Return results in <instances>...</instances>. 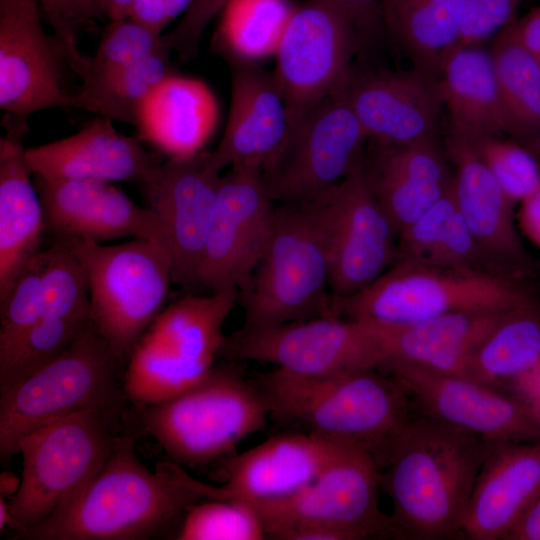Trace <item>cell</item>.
<instances>
[{
	"label": "cell",
	"instance_id": "obj_31",
	"mask_svg": "<svg viewBox=\"0 0 540 540\" xmlns=\"http://www.w3.org/2000/svg\"><path fill=\"white\" fill-rule=\"evenodd\" d=\"M450 132L464 139L507 134V120L490 50L455 44L439 74Z\"/></svg>",
	"mask_w": 540,
	"mask_h": 540
},
{
	"label": "cell",
	"instance_id": "obj_54",
	"mask_svg": "<svg viewBox=\"0 0 540 540\" xmlns=\"http://www.w3.org/2000/svg\"><path fill=\"white\" fill-rule=\"evenodd\" d=\"M527 399L540 411V370L532 382Z\"/></svg>",
	"mask_w": 540,
	"mask_h": 540
},
{
	"label": "cell",
	"instance_id": "obj_4",
	"mask_svg": "<svg viewBox=\"0 0 540 540\" xmlns=\"http://www.w3.org/2000/svg\"><path fill=\"white\" fill-rule=\"evenodd\" d=\"M533 298L526 282L493 273L396 261L361 291L331 294L329 315L402 327L453 312H504Z\"/></svg>",
	"mask_w": 540,
	"mask_h": 540
},
{
	"label": "cell",
	"instance_id": "obj_32",
	"mask_svg": "<svg viewBox=\"0 0 540 540\" xmlns=\"http://www.w3.org/2000/svg\"><path fill=\"white\" fill-rule=\"evenodd\" d=\"M539 370L540 305L534 297L510 310L483 340L464 377L526 400Z\"/></svg>",
	"mask_w": 540,
	"mask_h": 540
},
{
	"label": "cell",
	"instance_id": "obj_41",
	"mask_svg": "<svg viewBox=\"0 0 540 540\" xmlns=\"http://www.w3.org/2000/svg\"><path fill=\"white\" fill-rule=\"evenodd\" d=\"M467 141L514 205L540 188V165L523 144L501 136Z\"/></svg>",
	"mask_w": 540,
	"mask_h": 540
},
{
	"label": "cell",
	"instance_id": "obj_35",
	"mask_svg": "<svg viewBox=\"0 0 540 540\" xmlns=\"http://www.w3.org/2000/svg\"><path fill=\"white\" fill-rule=\"evenodd\" d=\"M171 50L153 54L115 71L87 75L72 94V108L136 125L138 111L148 94L167 76L176 73Z\"/></svg>",
	"mask_w": 540,
	"mask_h": 540
},
{
	"label": "cell",
	"instance_id": "obj_45",
	"mask_svg": "<svg viewBox=\"0 0 540 540\" xmlns=\"http://www.w3.org/2000/svg\"><path fill=\"white\" fill-rule=\"evenodd\" d=\"M229 0H192L178 24L162 35L164 44L182 61L193 59L203 32Z\"/></svg>",
	"mask_w": 540,
	"mask_h": 540
},
{
	"label": "cell",
	"instance_id": "obj_12",
	"mask_svg": "<svg viewBox=\"0 0 540 540\" xmlns=\"http://www.w3.org/2000/svg\"><path fill=\"white\" fill-rule=\"evenodd\" d=\"M363 160L343 180L304 203L323 238L333 295L361 291L397 261L398 234L366 180Z\"/></svg>",
	"mask_w": 540,
	"mask_h": 540
},
{
	"label": "cell",
	"instance_id": "obj_11",
	"mask_svg": "<svg viewBox=\"0 0 540 540\" xmlns=\"http://www.w3.org/2000/svg\"><path fill=\"white\" fill-rule=\"evenodd\" d=\"M237 297L238 289H224L190 294L164 307L128 358L125 374L132 389L165 400L201 380L220 353L222 325Z\"/></svg>",
	"mask_w": 540,
	"mask_h": 540
},
{
	"label": "cell",
	"instance_id": "obj_43",
	"mask_svg": "<svg viewBox=\"0 0 540 540\" xmlns=\"http://www.w3.org/2000/svg\"><path fill=\"white\" fill-rule=\"evenodd\" d=\"M54 35L65 48L70 70L77 74L87 55L78 48L76 34L93 27L102 13L100 0H37Z\"/></svg>",
	"mask_w": 540,
	"mask_h": 540
},
{
	"label": "cell",
	"instance_id": "obj_9",
	"mask_svg": "<svg viewBox=\"0 0 540 540\" xmlns=\"http://www.w3.org/2000/svg\"><path fill=\"white\" fill-rule=\"evenodd\" d=\"M111 419L99 409H86L19 440L21 486L9 502L17 536L67 506L99 472L119 437L110 431Z\"/></svg>",
	"mask_w": 540,
	"mask_h": 540
},
{
	"label": "cell",
	"instance_id": "obj_1",
	"mask_svg": "<svg viewBox=\"0 0 540 540\" xmlns=\"http://www.w3.org/2000/svg\"><path fill=\"white\" fill-rule=\"evenodd\" d=\"M491 444L431 416H412L380 468L393 507L392 536L441 540L460 534Z\"/></svg>",
	"mask_w": 540,
	"mask_h": 540
},
{
	"label": "cell",
	"instance_id": "obj_10",
	"mask_svg": "<svg viewBox=\"0 0 540 540\" xmlns=\"http://www.w3.org/2000/svg\"><path fill=\"white\" fill-rule=\"evenodd\" d=\"M244 288L246 330L329 315L327 255L307 204L276 207L265 251Z\"/></svg>",
	"mask_w": 540,
	"mask_h": 540
},
{
	"label": "cell",
	"instance_id": "obj_55",
	"mask_svg": "<svg viewBox=\"0 0 540 540\" xmlns=\"http://www.w3.org/2000/svg\"><path fill=\"white\" fill-rule=\"evenodd\" d=\"M535 157L540 165V136L521 142Z\"/></svg>",
	"mask_w": 540,
	"mask_h": 540
},
{
	"label": "cell",
	"instance_id": "obj_30",
	"mask_svg": "<svg viewBox=\"0 0 540 540\" xmlns=\"http://www.w3.org/2000/svg\"><path fill=\"white\" fill-rule=\"evenodd\" d=\"M218 117L217 99L205 82L173 73L145 98L135 126L139 140L183 157L203 151Z\"/></svg>",
	"mask_w": 540,
	"mask_h": 540
},
{
	"label": "cell",
	"instance_id": "obj_13",
	"mask_svg": "<svg viewBox=\"0 0 540 540\" xmlns=\"http://www.w3.org/2000/svg\"><path fill=\"white\" fill-rule=\"evenodd\" d=\"M219 355L231 361L270 363L309 378L378 369L383 353L366 322L326 315L224 336Z\"/></svg>",
	"mask_w": 540,
	"mask_h": 540
},
{
	"label": "cell",
	"instance_id": "obj_18",
	"mask_svg": "<svg viewBox=\"0 0 540 540\" xmlns=\"http://www.w3.org/2000/svg\"><path fill=\"white\" fill-rule=\"evenodd\" d=\"M221 171L210 152L170 157L142 179L148 208L160 220L173 282L197 285L205 244L218 201Z\"/></svg>",
	"mask_w": 540,
	"mask_h": 540
},
{
	"label": "cell",
	"instance_id": "obj_50",
	"mask_svg": "<svg viewBox=\"0 0 540 540\" xmlns=\"http://www.w3.org/2000/svg\"><path fill=\"white\" fill-rule=\"evenodd\" d=\"M505 540H540V493L528 506Z\"/></svg>",
	"mask_w": 540,
	"mask_h": 540
},
{
	"label": "cell",
	"instance_id": "obj_42",
	"mask_svg": "<svg viewBox=\"0 0 540 540\" xmlns=\"http://www.w3.org/2000/svg\"><path fill=\"white\" fill-rule=\"evenodd\" d=\"M166 46L158 35L133 19L110 20L93 56L86 58L77 74L87 75L115 71L135 63Z\"/></svg>",
	"mask_w": 540,
	"mask_h": 540
},
{
	"label": "cell",
	"instance_id": "obj_6",
	"mask_svg": "<svg viewBox=\"0 0 540 540\" xmlns=\"http://www.w3.org/2000/svg\"><path fill=\"white\" fill-rule=\"evenodd\" d=\"M144 430L178 465L195 467L222 456L262 430L271 410L256 384L233 365L213 366L178 395L139 406Z\"/></svg>",
	"mask_w": 540,
	"mask_h": 540
},
{
	"label": "cell",
	"instance_id": "obj_23",
	"mask_svg": "<svg viewBox=\"0 0 540 540\" xmlns=\"http://www.w3.org/2000/svg\"><path fill=\"white\" fill-rule=\"evenodd\" d=\"M225 61L231 75L230 110L223 136L210 151V158L220 171L243 166L262 172L289 137V110L273 71L254 61Z\"/></svg>",
	"mask_w": 540,
	"mask_h": 540
},
{
	"label": "cell",
	"instance_id": "obj_39",
	"mask_svg": "<svg viewBox=\"0 0 540 540\" xmlns=\"http://www.w3.org/2000/svg\"><path fill=\"white\" fill-rule=\"evenodd\" d=\"M263 521L250 503L234 498L207 499L186 511L179 540H261Z\"/></svg>",
	"mask_w": 540,
	"mask_h": 540
},
{
	"label": "cell",
	"instance_id": "obj_24",
	"mask_svg": "<svg viewBox=\"0 0 540 540\" xmlns=\"http://www.w3.org/2000/svg\"><path fill=\"white\" fill-rule=\"evenodd\" d=\"M371 142L364 174L399 236L451 187L454 171L436 136L404 144Z\"/></svg>",
	"mask_w": 540,
	"mask_h": 540
},
{
	"label": "cell",
	"instance_id": "obj_16",
	"mask_svg": "<svg viewBox=\"0 0 540 540\" xmlns=\"http://www.w3.org/2000/svg\"><path fill=\"white\" fill-rule=\"evenodd\" d=\"M379 370L403 387L422 414L490 443L540 441V411L519 396L409 364L389 362Z\"/></svg>",
	"mask_w": 540,
	"mask_h": 540
},
{
	"label": "cell",
	"instance_id": "obj_22",
	"mask_svg": "<svg viewBox=\"0 0 540 540\" xmlns=\"http://www.w3.org/2000/svg\"><path fill=\"white\" fill-rule=\"evenodd\" d=\"M33 180L43 207L45 234L52 239L104 243L129 237L165 245L157 215L148 207L138 206L111 182L35 175Z\"/></svg>",
	"mask_w": 540,
	"mask_h": 540
},
{
	"label": "cell",
	"instance_id": "obj_21",
	"mask_svg": "<svg viewBox=\"0 0 540 540\" xmlns=\"http://www.w3.org/2000/svg\"><path fill=\"white\" fill-rule=\"evenodd\" d=\"M341 91L367 138L382 144H404L436 136L444 96L438 75L410 71L352 70Z\"/></svg>",
	"mask_w": 540,
	"mask_h": 540
},
{
	"label": "cell",
	"instance_id": "obj_38",
	"mask_svg": "<svg viewBox=\"0 0 540 540\" xmlns=\"http://www.w3.org/2000/svg\"><path fill=\"white\" fill-rule=\"evenodd\" d=\"M93 323L91 308H46L11 355L0 363V393L69 348Z\"/></svg>",
	"mask_w": 540,
	"mask_h": 540
},
{
	"label": "cell",
	"instance_id": "obj_15",
	"mask_svg": "<svg viewBox=\"0 0 540 540\" xmlns=\"http://www.w3.org/2000/svg\"><path fill=\"white\" fill-rule=\"evenodd\" d=\"M361 44L352 24L327 1L305 0L294 6L273 70L291 127L321 100L341 90Z\"/></svg>",
	"mask_w": 540,
	"mask_h": 540
},
{
	"label": "cell",
	"instance_id": "obj_8",
	"mask_svg": "<svg viewBox=\"0 0 540 540\" xmlns=\"http://www.w3.org/2000/svg\"><path fill=\"white\" fill-rule=\"evenodd\" d=\"M79 260L88 280L92 320L126 363L146 329L164 308L172 263L164 244L135 238L116 245L87 239H53Z\"/></svg>",
	"mask_w": 540,
	"mask_h": 540
},
{
	"label": "cell",
	"instance_id": "obj_3",
	"mask_svg": "<svg viewBox=\"0 0 540 540\" xmlns=\"http://www.w3.org/2000/svg\"><path fill=\"white\" fill-rule=\"evenodd\" d=\"M271 415L333 442L355 446L383 465L396 436L412 417L410 397L378 369L309 378L275 369L256 384Z\"/></svg>",
	"mask_w": 540,
	"mask_h": 540
},
{
	"label": "cell",
	"instance_id": "obj_47",
	"mask_svg": "<svg viewBox=\"0 0 540 540\" xmlns=\"http://www.w3.org/2000/svg\"><path fill=\"white\" fill-rule=\"evenodd\" d=\"M192 0H133L128 17L158 35L178 15L185 13Z\"/></svg>",
	"mask_w": 540,
	"mask_h": 540
},
{
	"label": "cell",
	"instance_id": "obj_53",
	"mask_svg": "<svg viewBox=\"0 0 540 540\" xmlns=\"http://www.w3.org/2000/svg\"><path fill=\"white\" fill-rule=\"evenodd\" d=\"M13 517L10 510V504L5 500L4 496H0V531L2 532L7 526L12 528Z\"/></svg>",
	"mask_w": 540,
	"mask_h": 540
},
{
	"label": "cell",
	"instance_id": "obj_49",
	"mask_svg": "<svg viewBox=\"0 0 540 540\" xmlns=\"http://www.w3.org/2000/svg\"><path fill=\"white\" fill-rule=\"evenodd\" d=\"M511 24L518 40L540 62V6L521 18L516 16Z\"/></svg>",
	"mask_w": 540,
	"mask_h": 540
},
{
	"label": "cell",
	"instance_id": "obj_56",
	"mask_svg": "<svg viewBox=\"0 0 540 540\" xmlns=\"http://www.w3.org/2000/svg\"><path fill=\"white\" fill-rule=\"evenodd\" d=\"M392 0H380L382 11Z\"/></svg>",
	"mask_w": 540,
	"mask_h": 540
},
{
	"label": "cell",
	"instance_id": "obj_48",
	"mask_svg": "<svg viewBox=\"0 0 540 540\" xmlns=\"http://www.w3.org/2000/svg\"><path fill=\"white\" fill-rule=\"evenodd\" d=\"M518 205V229L531 244L540 249V188Z\"/></svg>",
	"mask_w": 540,
	"mask_h": 540
},
{
	"label": "cell",
	"instance_id": "obj_19",
	"mask_svg": "<svg viewBox=\"0 0 540 540\" xmlns=\"http://www.w3.org/2000/svg\"><path fill=\"white\" fill-rule=\"evenodd\" d=\"M274 203L260 170L232 166L221 175L197 285L211 291L246 286L270 238Z\"/></svg>",
	"mask_w": 540,
	"mask_h": 540
},
{
	"label": "cell",
	"instance_id": "obj_40",
	"mask_svg": "<svg viewBox=\"0 0 540 540\" xmlns=\"http://www.w3.org/2000/svg\"><path fill=\"white\" fill-rule=\"evenodd\" d=\"M43 265L42 250L29 261L0 300V363L11 355L43 314Z\"/></svg>",
	"mask_w": 540,
	"mask_h": 540
},
{
	"label": "cell",
	"instance_id": "obj_33",
	"mask_svg": "<svg viewBox=\"0 0 540 540\" xmlns=\"http://www.w3.org/2000/svg\"><path fill=\"white\" fill-rule=\"evenodd\" d=\"M397 246V261L491 273L458 209L453 184L400 233Z\"/></svg>",
	"mask_w": 540,
	"mask_h": 540
},
{
	"label": "cell",
	"instance_id": "obj_27",
	"mask_svg": "<svg viewBox=\"0 0 540 540\" xmlns=\"http://www.w3.org/2000/svg\"><path fill=\"white\" fill-rule=\"evenodd\" d=\"M0 138V300L40 252L45 234L42 203L25 160L27 121L3 118Z\"/></svg>",
	"mask_w": 540,
	"mask_h": 540
},
{
	"label": "cell",
	"instance_id": "obj_25",
	"mask_svg": "<svg viewBox=\"0 0 540 540\" xmlns=\"http://www.w3.org/2000/svg\"><path fill=\"white\" fill-rule=\"evenodd\" d=\"M340 445L311 432L270 437L228 462L227 481L214 486V499L251 504L284 499L312 481Z\"/></svg>",
	"mask_w": 540,
	"mask_h": 540
},
{
	"label": "cell",
	"instance_id": "obj_36",
	"mask_svg": "<svg viewBox=\"0 0 540 540\" xmlns=\"http://www.w3.org/2000/svg\"><path fill=\"white\" fill-rule=\"evenodd\" d=\"M507 120L520 142L540 136V62L516 37L511 22L490 50Z\"/></svg>",
	"mask_w": 540,
	"mask_h": 540
},
{
	"label": "cell",
	"instance_id": "obj_37",
	"mask_svg": "<svg viewBox=\"0 0 540 540\" xmlns=\"http://www.w3.org/2000/svg\"><path fill=\"white\" fill-rule=\"evenodd\" d=\"M294 6L288 0H229L212 41L224 59L274 56Z\"/></svg>",
	"mask_w": 540,
	"mask_h": 540
},
{
	"label": "cell",
	"instance_id": "obj_26",
	"mask_svg": "<svg viewBox=\"0 0 540 540\" xmlns=\"http://www.w3.org/2000/svg\"><path fill=\"white\" fill-rule=\"evenodd\" d=\"M539 493L540 441L492 443L460 534L470 540H505Z\"/></svg>",
	"mask_w": 540,
	"mask_h": 540
},
{
	"label": "cell",
	"instance_id": "obj_52",
	"mask_svg": "<svg viewBox=\"0 0 540 540\" xmlns=\"http://www.w3.org/2000/svg\"><path fill=\"white\" fill-rule=\"evenodd\" d=\"M21 486V478L10 471H3L0 474V495L4 497H14Z\"/></svg>",
	"mask_w": 540,
	"mask_h": 540
},
{
	"label": "cell",
	"instance_id": "obj_29",
	"mask_svg": "<svg viewBox=\"0 0 540 540\" xmlns=\"http://www.w3.org/2000/svg\"><path fill=\"white\" fill-rule=\"evenodd\" d=\"M509 311L453 312L402 327L368 324L383 353L380 366L396 362L465 376L472 354Z\"/></svg>",
	"mask_w": 540,
	"mask_h": 540
},
{
	"label": "cell",
	"instance_id": "obj_34",
	"mask_svg": "<svg viewBox=\"0 0 540 540\" xmlns=\"http://www.w3.org/2000/svg\"><path fill=\"white\" fill-rule=\"evenodd\" d=\"M464 0H392L384 9L386 31L414 68L439 76L444 55L458 42Z\"/></svg>",
	"mask_w": 540,
	"mask_h": 540
},
{
	"label": "cell",
	"instance_id": "obj_7",
	"mask_svg": "<svg viewBox=\"0 0 540 540\" xmlns=\"http://www.w3.org/2000/svg\"><path fill=\"white\" fill-rule=\"evenodd\" d=\"M380 467L368 452L341 444L319 474L296 493L251 504L267 538L356 540L392 536L389 515L379 508Z\"/></svg>",
	"mask_w": 540,
	"mask_h": 540
},
{
	"label": "cell",
	"instance_id": "obj_46",
	"mask_svg": "<svg viewBox=\"0 0 540 540\" xmlns=\"http://www.w3.org/2000/svg\"><path fill=\"white\" fill-rule=\"evenodd\" d=\"M352 24L363 44L386 31L380 0H325Z\"/></svg>",
	"mask_w": 540,
	"mask_h": 540
},
{
	"label": "cell",
	"instance_id": "obj_5",
	"mask_svg": "<svg viewBox=\"0 0 540 540\" xmlns=\"http://www.w3.org/2000/svg\"><path fill=\"white\" fill-rule=\"evenodd\" d=\"M125 366L92 323L58 357L1 392V462L18 453L24 435L59 418L91 408L114 417L126 398Z\"/></svg>",
	"mask_w": 540,
	"mask_h": 540
},
{
	"label": "cell",
	"instance_id": "obj_51",
	"mask_svg": "<svg viewBox=\"0 0 540 540\" xmlns=\"http://www.w3.org/2000/svg\"><path fill=\"white\" fill-rule=\"evenodd\" d=\"M133 0H100L102 13L110 20L126 18Z\"/></svg>",
	"mask_w": 540,
	"mask_h": 540
},
{
	"label": "cell",
	"instance_id": "obj_44",
	"mask_svg": "<svg viewBox=\"0 0 540 540\" xmlns=\"http://www.w3.org/2000/svg\"><path fill=\"white\" fill-rule=\"evenodd\" d=\"M524 0H464L457 44L480 45L516 16Z\"/></svg>",
	"mask_w": 540,
	"mask_h": 540
},
{
	"label": "cell",
	"instance_id": "obj_14",
	"mask_svg": "<svg viewBox=\"0 0 540 540\" xmlns=\"http://www.w3.org/2000/svg\"><path fill=\"white\" fill-rule=\"evenodd\" d=\"M368 140L345 95L317 103L295 125L277 157L262 170L274 202L304 204L349 175Z\"/></svg>",
	"mask_w": 540,
	"mask_h": 540
},
{
	"label": "cell",
	"instance_id": "obj_28",
	"mask_svg": "<svg viewBox=\"0 0 540 540\" xmlns=\"http://www.w3.org/2000/svg\"><path fill=\"white\" fill-rule=\"evenodd\" d=\"M33 175L45 179L141 182L156 164L139 139L120 133L113 120L98 117L77 133L25 148Z\"/></svg>",
	"mask_w": 540,
	"mask_h": 540
},
{
	"label": "cell",
	"instance_id": "obj_17",
	"mask_svg": "<svg viewBox=\"0 0 540 540\" xmlns=\"http://www.w3.org/2000/svg\"><path fill=\"white\" fill-rule=\"evenodd\" d=\"M64 46L42 25L37 0H0V108L28 121L42 110L72 108Z\"/></svg>",
	"mask_w": 540,
	"mask_h": 540
},
{
	"label": "cell",
	"instance_id": "obj_2",
	"mask_svg": "<svg viewBox=\"0 0 540 540\" xmlns=\"http://www.w3.org/2000/svg\"><path fill=\"white\" fill-rule=\"evenodd\" d=\"M207 484L176 463L150 471L134 438L119 436L106 462L63 509L18 538L33 540L147 539L192 505L207 500Z\"/></svg>",
	"mask_w": 540,
	"mask_h": 540
},
{
	"label": "cell",
	"instance_id": "obj_20",
	"mask_svg": "<svg viewBox=\"0 0 540 540\" xmlns=\"http://www.w3.org/2000/svg\"><path fill=\"white\" fill-rule=\"evenodd\" d=\"M444 148L454 166L458 209L487 269L527 282L535 276L536 265L522 241L515 205L466 139L449 132Z\"/></svg>",
	"mask_w": 540,
	"mask_h": 540
}]
</instances>
